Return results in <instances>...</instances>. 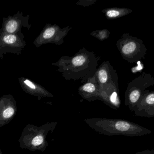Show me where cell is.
I'll use <instances>...</instances> for the list:
<instances>
[{"mask_svg":"<svg viewBox=\"0 0 154 154\" xmlns=\"http://www.w3.org/2000/svg\"><path fill=\"white\" fill-rule=\"evenodd\" d=\"M82 89L84 91L89 92V93L94 92L96 89L95 86L91 83H88V84H85L82 87Z\"/></svg>","mask_w":154,"mask_h":154,"instance_id":"10","label":"cell"},{"mask_svg":"<svg viewBox=\"0 0 154 154\" xmlns=\"http://www.w3.org/2000/svg\"><path fill=\"white\" fill-rule=\"evenodd\" d=\"M135 115L141 117H154V91L142 96L137 105Z\"/></svg>","mask_w":154,"mask_h":154,"instance_id":"6","label":"cell"},{"mask_svg":"<svg viewBox=\"0 0 154 154\" xmlns=\"http://www.w3.org/2000/svg\"><path fill=\"white\" fill-rule=\"evenodd\" d=\"M121 51L123 54L132 60V62H135L144 58L146 49L143 41L135 37H131L124 44Z\"/></svg>","mask_w":154,"mask_h":154,"instance_id":"5","label":"cell"},{"mask_svg":"<svg viewBox=\"0 0 154 154\" xmlns=\"http://www.w3.org/2000/svg\"><path fill=\"white\" fill-rule=\"evenodd\" d=\"M55 33V30L53 28H50L47 29L44 31L42 37L44 39H48L51 38Z\"/></svg>","mask_w":154,"mask_h":154,"instance_id":"8","label":"cell"},{"mask_svg":"<svg viewBox=\"0 0 154 154\" xmlns=\"http://www.w3.org/2000/svg\"><path fill=\"white\" fill-rule=\"evenodd\" d=\"M16 101L12 95H4L0 98V127L10 123L17 112Z\"/></svg>","mask_w":154,"mask_h":154,"instance_id":"4","label":"cell"},{"mask_svg":"<svg viewBox=\"0 0 154 154\" xmlns=\"http://www.w3.org/2000/svg\"><path fill=\"white\" fill-rule=\"evenodd\" d=\"M134 154H154V149L144 150Z\"/></svg>","mask_w":154,"mask_h":154,"instance_id":"12","label":"cell"},{"mask_svg":"<svg viewBox=\"0 0 154 154\" xmlns=\"http://www.w3.org/2000/svg\"><path fill=\"white\" fill-rule=\"evenodd\" d=\"M0 154H2V152H1V149H0Z\"/></svg>","mask_w":154,"mask_h":154,"instance_id":"13","label":"cell"},{"mask_svg":"<svg viewBox=\"0 0 154 154\" xmlns=\"http://www.w3.org/2000/svg\"><path fill=\"white\" fill-rule=\"evenodd\" d=\"M99 78L101 83H104L106 82L107 80V75L106 71L105 70H101L99 72Z\"/></svg>","mask_w":154,"mask_h":154,"instance_id":"9","label":"cell"},{"mask_svg":"<svg viewBox=\"0 0 154 154\" xmlns=\"http://www.w3.org/2000/svg\"><path fill=\"white\" fill-rule=\"evenodd\" d=\"M24 35L21 32L15 34L0 32V59L7 53L20 55L26 45Z\"/></svg>","mask_w":154,"mask_h":154,"instance_id":"1","label":"cell"},{"mask_svg":"<svg viewBox=\"0 0 154 154\" xmlns=\"http://www.w3.org/2000/svg\"><path fill=\"white\" fill-rule=\"evenodd\" d=\"M117 97V94L116 92H113L111 96H110V101L113 104H116V102Z\"/></svg>","mask_w":154,"mask_h":154,"instance_id":"11","label":"cell"},{"mask_svg":"<svg viewBox=\"0 0 154 154\" xmlns=\"http://www.w3.org/2000/svg\"><path fill=\"white\" fill-rule=\"evenodd\" d=\"M36 127L28 125L23 129L19 139L20 146L32 150L36 149L44 142V137L38 133Z\"/></svg>","mask_w":154,"mask_h":154,"instance_id":"3","label":"cell"},{"mask_svg":"<svg viewBox=\"0 0 154 154\" xmlns=\"http://www.w3.org/2000/svg\"><path fill=\"white\" fill-rule=\"evenodd\" d=\"M29 16H24L23 12L18 11L13 16L9 15L3 18L2 24L0 29V32L15 34L21 32L23 27L29 28L30 25L28 24Z\"/></svg>","mask_w":154,"mask_h":154,"instance_id":"2","label":"cell"},{"mask_svg":"<svg viewBox=\"0 0 154 154\" xmlns=\"http://www.w3.org/2000/svg\"><path fill=\"white\" fill-rule=\"evenodd\" d=\"M85 58L83 56H78L72 60V63L75 66H81L85 62Z\"/></svg>","mask_w":154,"mask_h":154,"instance_id":"7","label":"cell"}]
</instances>
